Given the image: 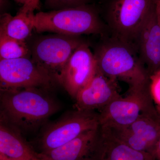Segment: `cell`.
Returning a JSON list of instances; mask_svg holds the SVG:
<instances>
[{
  "mask_svg": "<svg viewBox=\"0 0 160 160\" xmlns=\"http://www.w3.org/2000/svg\"><path fill=\"white\" fill-rule=\"evenodd\" d=\"M151 153L156 160H160V138L152 149Z\"/></svg>",
  "mask_w": 160,
  "mask_h": 160,
  "instance_id": "44dd1931",
  "label": "cell"
},
{
  "mask_svg": "<svg viewBox=\"0 0 160 160\" xmlns=\"http://www.w3.org/2000/svg\"><path fill=\"white\" fill-rule=\"evenodd\" d=\"M158 112V123H159L160 125V111H158L157 110Z\"/></svg>",
  "mask_w": 160,
  "mask_h": 160,
  "instance_id": "cb8c5ba5",
  "label": "cell"
},
{
  "mask_svg": "<svg viewBox=\"0 0 160 160\" xmlns=\"http://www.w3.org/2000/svg\"><path fill=\"white\" fill-rule=\"evenodd\" d=\"M16 2L22 5L23 7L29 11L33 12L40 9V0H14Z\"/></svg>",
  "mask_w": 160,
  "mask_h": 160,
  "instance_id": "ffe728a7",
  "label": "cell"
},
{
  "mask_svg": "<svg viewBox=\"0 0 160 160\" xmlns=\"http://www.w3.org/2000/svg\"><path fill=\"white\" fill-rule=\"evenodd\" d=\"M149 89L156 106H160V70L149 76Z\"/></svg>",
  "mask_w": 160,
  "mask_h": 160,
  "instance_id": "d6986e66",
  "label": "cell"
},
{
  "mask_svg": "<svg viewBox=\"0 0 160 160\" xmlns=\"http://www.w3.org/2000/svg\"><path fill=\"white\" fill-rule=\"evenodd\" d=\"M99 127V113L95 111L75 109L68 112L44 127L40 138L42 152L51 151Z\"/></svg>",
  "mask_w": 160,
  "mask_h": 160,
  "instance_id": "52a82bcc",
  "label": "cell"
},
{
  "mask_svg": "<svg viewBox=\"0 0 160 160\" xmlns=\"http://www.w3.org/2000/svg\"><path fill=\"white\" fill-rule=\"evenodd\" d=\"M22 58H31L30 49L27 41L0 35V60Z\"/></svg>",
  "mask_w": 160,
  "mask_h": 160,
  "instance_id": "e0dca14e",
  "label": "cell"
},
{
  "mask_svg": "<svg viewBox=\"0 0 160 160\" xmlns=\"http://www.w3.org/2000/svg\"><path fill=\"white\" fill-rule=\"evenodd\" d=\"M97 68L94 54L87 42L76 49L62 72L59 85L75 98L77 95L89 82Z\"/></svg>",
  "mask_w": 160,
  "mask_h": 160,
  "instance_id": "9c48e42d",
  "label": "cell"
},
{
  "mask_svg": "<svg viewBox=\"0 0 160 160\" xmlns=\"http://www.w3.org/2000/svg\"><path fill=\"white\" fill-rule=\"evenodd\" d=\"M157 109L158 110V111H160V106H156Z\"/></svg>",
  "mask_w": 160,
  "mask_h": 160,
  "instance_id": "d4e9b609",
  "label": "cell"
},
{
  "mask_svg": "<svg viewBox=\"0 0 160 160\" xmlns=\"http://www.w3.org/2000/svg\"><path fill=\"white\" fill-rule=\"evenodd\" d=\"M98 69L107 77L137 89L149 85V75L134 46L109 35L101 37L94 49Z\"/></svg>",
  "mask_w": 160,
  "mask_h": 160,
  "instance_id": "7a4b0ae2",
  "label": "cell"
},
{
  "mask_svg": "<svg viewBox=\"0 0 160 160\" xmlns=\"http://www.w3.org/2000/svg\"><path fill=\"white\" fill-rule=\"evenodd\" d=\"M0 160H43L42 153L34 151L23 133L1 116Z\"/></svg>",
  "mask_w": 160,
  "mask_h": 160,
  "instance_id": "4fadbf2b",
  "label": "cell"
},
{
  "mask_svg": "<svg viewBox=\"0 0 160 160\" xmlns=\"http://www.w3.org/2000/svg\"><path fill=\"white\" fill-rule=\"evenodd\" d=\"M121 96L117 80L107 77L97 67L91 79L77 95L74 107L83 111H100Z\"/></svg>",
  "mask_w": 160,
  "mask_h": 160,
  "instance_id": "8fae6325",
  "label": "cell"
},
{
  "mask_svg": "<svg viewBox=\"0 0 160 160\" xmlns=\"http://www.w3.org/2000/svg\"><path fill=\"white\" fill-rule=\"evenodd\" d=\"M1 2V14L6 13V10L8 9L9 6V0H0Z\"/></svg>",
  "mask_w": 160,
  "mask_h": 160,
  "instance_id": "7402d4cb",
  "label": "cell"
},
{
  "mask_svg": "<svg viewBox=\"0 0 160 160\" xmlns=\"http://www.w3.org/2000/svg\"><path fill=\"white\" fill-rule=\"evenodd\" d=\"M127 95L114 100L99 111L100 126L123 128L131 125L142 113L156 115L158 112L149 86L129 89Z\"/></svg>",
  "mask_w": 160,
  "mask_h": 160,
  "instance_id": "8992f818",
  "label": "cell"
},
{
  "mask_svg": "<svg viewBox=\"0 0 160 160\" xmlns=\"http://www.w3.org/2000/svg\"><path fill=\"white\" fill-rule=\"evenodd\" d=\"M55 80L31 59L0 60L1 89L38 88L51 90Z\"/></svg>",
  "mask_w": 160,
  "mask_h": 160,
  "instance_id": "ba28073f",
  "label": "cell"
},
{
  "mask_svg": "<svg viewBox=\"0 0 160 160\" xmlns=\"http://www.w3.org/2000/svg\"><path fill=\"white\" fill-rule=\"evenodd\" d=\"M136 48L149 76L160 70V21L157 12V6L141 28Z\"/></svg>",
  "mask_w": 160,
  "mask_h": 160,
  "instance_id": "7c38bea8",
  "label": "cell"
},
{
  "mask_svg": "<svg viewBox=\"0 0 160 160\" xmlns=\"http://www.w3.org/2000/svg\"><path fill=\"white\" fill-rule=\"evenodd\" d=\"M85 42L81 36L54 33L38 37L28 44L31 59L59 85L60 77L69 58Z\"/></svg>",
  "mask_w": 160,
  "mask_h": 160,
  "instance_id": "5b68a950",
  "label": "cell"
},
{
  "mask_svg": "<svg viewBox=\"0 0 160 160\" xmlns=\"http://www.w3.org/2000/svg\"><path fill=\"white\" fill-rule=\"evenodd\" d=\"M92 0H45L46 8L52 10H59L90 4Z\"/></svg>",
  "mask_w": 160,
  "mask_h": 160,
  "instance_id": "ac0fdd59",
  "label": "cell"
},
{
  "mask_svg": "<svg viewBox=\"0 0 160 160\" xmlns=\"http://www.w3.org/2000/svg\"><path fill=\"white\" fill-rule=\"evenodd\" d=\"M33 24L34 30L38 33L51 32L73 36L109 35L98 8L93 4L39 12L33 15Z\"/></svg>",
  "mask_w": 160,
  "mask_h": 160,
  "instance_id": "3957f363",
  "label": "cell"
},
{
  "mask_svg": "<svg viewBox=\"0 0 160 160\" xmlns=\"http://www.w3.org/2000/svg\"><path fill=\"white\" fill-rule=\"evenodd\" d=\"M95 160H156L147 152L138 151L99 127Z\"/></svg>",
  "mask_w": 160,
  "mask_h": 160,
  "instance_id": "9a60e30c",
  "label": "cell"
},
{
  "mask_svg": "<svg viewBox=\"0 0 160 160\" xmlns=\"http://www.w3.org/2000/svg\"><path fill=\"white\" fill-rule=\"evenodd\" d=\"M157 12L158 17L160 21V0H158L157 3Z\"/></svg>",
  "mask_w": 160,
  "mask_h": 160,
  "instance_id": "603a6c76",
  "label": "cell"
},
{
  "mask_svg": "<svg viewBox=\"0 0 160 160\" xmlns=\"http://www.w3.org/2000/svg\"><path fill=\"white\" fill-rule=\"evenodd\" d=\"M34 12L23 6L14 16L8 12L1 14L0 35L27 41L34 30Z\"/></svg>",
  "mask_w": 160,
  "mask_h": 160,
  "instance_id": "2e32d148",
  "label": "cell"
},
{
  "mask_svg": "<svg viewBox=\"0 0 160 160\" xmlns=\"http://www.w3.org/2000/svg\"><path fill=\"white\" fill-rule=\"evenodd\" d=\"M106 129L118 140L138 151H152L160 138V125L156 115L143 113L131 125L123 128Z\"/></svg>",
  "mask_w": 160,
  "mask_h": 160,
  "instance_id": "30bf717a",
  "label": "cell"
},
{
  "mask_svg": "<svg viewBox=\"0 0 160 160\" xmlns=\"http://www.w3.org/2000/svg\"><path fill=\"white\" fill-rule=\"evenodd\" d=\"M99 128L84 132L63 146L41 152L43 160H95Z\"/></svg>",
  "mask_w": 160,
  "mask_h": 160,
  "instance_id": "5bb4252c",
  "label": "cell"
},
{
  "mask_svg": "<svg viewBox=\"0 0 160 160\" xmlns=\"http://www.w3.org/2000/svg\"><path fill=\"white\" fill-rule=\"evenodd\" d=\"M157 2L158 0H103L98 8L108 28L109 35L136 48L141 28L156 6Z\"/></svg>",
  "mask_w": 160,
  "mask_h": 160,
  "instance_id": "277c9868",
  "label": "cell"
},
{
  "mask_svg": "<svg viewBox=\"0 0 160 160\" xmlns=\"http://www.w3.org/2000/svg\"><path fill=\"white\" fill-rule=\"evenodd\" d=\"M50 90L38 88L1 89V116L22 133L33 132L60 109Z\"/></svg>",
  "mask_w": 160,
  "mask_h": 160,
  "instance_id": "6da1fadb",
  "label": "cell"
}]
</instances>
